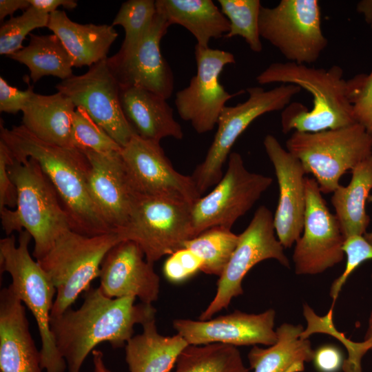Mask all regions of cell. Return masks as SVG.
<instances>
[{"mask_svg":"<svg viewBox=\"0 0 372 372\" xmlns=\"http://www.w3.org/2000/svg\"><path fill=\"white\" fill-rule=\"evenodd\" d=\"M136 298H110L99 287L83 294L81 306L50 317V329L58 351L68 372H80L90 352L102 342L114 348L125 347L132 338L134 327L155 319L152 304H134Z\"/></svg>","mask_w":372,"mask_h":372,"instance_id":"cell-1","label":"cell"},{"mask_svg":"<svg viewBox=\"0 0 372 372\" xmlns=\"http://www.w3.org/2000/svg\"><path fill=\"white\" fill-rule=\"evenodd\" d=\"M0 140L13 158L37 161L55 188L72 230L85 236L112 232L95 205L87 187L90 163L80 150L45 143L23 125L6 128Z\"/></svg>","mask_w":372,"mask_h":372,"instance_id":"cell-2","label":"cell"},{"mask_svg":"<svg viewBox=\"0 0 372 372\" xmlns=\"http://www.w3.org/2000/svg\"><path fill=\"white\" fill-rule=\"evenodd\" d=\"M260 85L293 84L309 92L312 108L300 103L288 105L281 114L282 132H318L356 123L347 94V80L338 65L328 69L293 62H275L256 77Z\"/></svg>","mask_w":372,"mask_h":372,"instance_id":"cell-3","label":"cell"},{"mask_svg":"<svg viewBox=\"0 0 372 372\" xmlns=\"http://www.w3.org/2000/svg\"><path fill=\"white\" fill-rule=\"evenodd\" d=\"M9 175L17 191V207L0 210L1 225L7 236L26 230L34 240L36 260L44 257L59 236L71 229L69 219L52 183L39 163L32 158L8 165Z\"/></svg>","mask_w":372,"mask_h":372,"instance_id":"cell-4","label":"cell"},{"mask_svg":"<svg viewBox=\"0 0 372 372\" xmlns=\"http://www.w3.org/2000/svg\"><path fill=\"white\" fill-rule=\"evenodd\" d=\"M18 244L14 236L0 240V267L12 278L9 285L17 297L33 315L38 327L41 347V364L45 372H65V360L58 351L50 329V316L56 290L53 283L29 252L31 235L19 232Z\"/></svg>","mask_w":372,"mask_h":372,"instance_id":"cell-5","label":"cell"},{"mask_svg":"<svg viewBox=\"0 0 372 372\" xmlns=\"http://www.w3.org/2000/svg\"><path fill=\"white\" fill-rule=\"evenodd\" d=\"M121 241L114 231L90 236L68 229L59 236L48 253L37 260L56 290L50 317L72 307L91 288L105 256Z\"/></svg>","mask_w":372,"mask_h":372,"instance_id":"cell-6","label":"cell"},{"mask_svg":"<svg viewBox=\"0 0 372 372\" xmlns=\"http://www.w3.org/2000/svg\"><path fill=\"white\" fill-rule=\"evenodd\" d=\"M286 149L311 174L322 193H333L348 170L372 154V135L359 123L318 132H293Z\"/></svg>","mask_w":372,"mask_h":372,"instance_id":"cell-7","label":"cell"},{"mask_svg":"<svg viewBox=\"0 0 372 372\" xmlns=\"http://www.w3.org/2000/svg\"><path fill=\"white\" fill-rule=\"evenodd\" d=\"M191 204L134 194L130 214L116 232L122 240L136 242L145 259L154 264L184 247L194 238Z\"/></svg>","mask_w":372,"mask_h":372,"instance_id":"cell-8","label":"cell"},{"mask_svg":"<svg viewBox=\"0 0 372 372\" xmlns=\"http://www.w3.org/2000/svg\"><path fill=\"white\" fill-rule=\"evenodd\" d=\"M246 91L247 100L223 108L205 159L191 175L201 196L222 178L223 167L231 149L247 127L265 114L285 109L301 88L293 84H281L268 90L254 86L248 87Z\"/></svg>","mask_w":372,"mask_h":372,"instance_id":"cell-9","label":"cell"},{"mask_svg":"<svg viewBox=\"0 0 372 372\" xmlns=\"http://www.w3.org/2000/svg\"><path fill=\"white\" fill-rule=\"evenodd\" d=\"M258 25L260 37L289 62L313 63L328 43L317 0H281L273 8L262 6Z\"/></svg>","mask_w":372,"mask_h":372,"instance_id":"cell-10","label":"cell"},{"mask_svg":"<svg viewBox=\"0 0 372 372\" xmlns=\"http://www.w3.org/2000/svg\"><path fill=\"white\" fill-rule=\"evenodd\" d=\"M271 177L251 172L241 155L231 152L227 168L208 194L191 205L194 237L214 227L231 229L271 186Z\"/></svg>","mask_w":372,"mask_h":372,"instance_id":"cell-11","label":"cell"},{"mask_svg":"<svg viewBox=\"0 0 372 372\" xmlns=\"http://www.w3.org/2000/svg\"><path fill=\"white\" fill-rule=\"evenodd\" d=\"M273 215L265 206L259 207L247 227L238 235V242L217 282L216 293L199 316L207 320L227 309L231 300L243 293L242 282L248 271L260 262L275 259L289 268L284 247L275 236Z\"/></svg>","mask_w":372,"mask_h":372,"instance_id":"cell-12","label":"cell"},{"mask_svg":"<svg viewBox=\"0 0 372 372\" xmlns=\"http://www.w3.org/2000/svg\"><path fill=\"white\" fill-rule=\"evenodd\" d=\"M194 55L196 73L186 87L176 93L174 103L180 118L197 133L204 134L217 125L226 103L245 91L230 94L220 83L224 68L236 63L231 52L196 45Z\"/></svg>","mask_w":372,"mask_h":372,"instance_id":"cell-13","label":"cell"},{"mask_svg":"<svg viewBox=\"0 0 372 372\" xmlns=\"http://www.w3.org/2000/svg\"><path fill=\"white\" fill-rule=\"evenodd\" d=\"M134 194L169 198L192 205L202 196L192 176L178 172L160 142L134 134L121 152Z\"/></svg>","mask_w":372,"mask_h":372,"instance_id":"cell-14","label":"cell"},{"mask_svg":"<svg viewBox=\"0 0 372 372\" xmlns=\"http://www.w3.org/2000/svg\"><path fill=\"white\" fill-rule=\"evenodd\" d=\"M305 191L302 235L296 242L292 258L297 275H316L343 260L345 238L314 178L305 177Z\"/></svg>","mask_w":372,"mask_h":372,"instance_id":"cell-15","label":"cell"},{"mask_svg":"<svg viewBox=\"0 0 372 372\" xmlns=\"http://www.w3.org/2000/svg\"><path fill=\"white\" fill-rule=\"evenodd\" d=\"M55 87L70 98L76 107L84 108L122 147L136 134L123 112L120 85L110 71L107 59L90 66L85 73L73 75Z\"/></svg>","mask_w":372,"mask_h":372,"instance_id":"cell-16","label":"cell"},{"mask_svg":"<svg viewBox=\"0 0 372 372\" xmlns=\"http://www.w3.org/2000/svg\"><path fill=\"white\" fill-rule=\"evenodd\" d=\"M169 26L156 12L148 30L133 50L118 51L107 58L109 68L121 87H141L167 100L172 96L174 76L161 51V41Z\"/></svg>","mask_w":372,"mask_h":372,"instance_id":"cell-17","label":"cell"},{"mask_svg":"<svg viewBox=\"0 0 372 372\" xmlns=\"http://www.w3.org/2000/svg\"><path fill=\"white\" fill-rule=\"evenodd\" d=\"M275 318L276 311L273 309L257 314L236 310L207 320L175 319L173 327L188 344L270 346L277 340Z\"/></svg>","mask_w":372,"mask_h":372,"instance_id":"cell-18","label":"cell"},{"mask_svg":"<svg viewBox=\"0 0 372 372\" xmlns=\"http://www.w3.org/2000/svg\"><path fill=\"white\" fill-rule=\"evenodd\" d=\"M263 145L273 166L279 188L273 216L275 231L283 247L290 248L303 231L306 173L300 161L285 149L274 136L267 134Z\"/></svg>","mask_w":372,"mask_h":372,"instance_id":"cell-19","label":"cell"},{"mask_svg":"<svg viewBox=\"0 0 372 372\" xmlns=\"http://www.w3.org/2000/svg\"><path fill=\"white\" fill-rule=\"evenodd\" d=\"M139 245L122 240L105 256L100 270L99 289L106 297L138 298L152 304L158 298L160 278Z\"/></svg>","mask_w":372,"mask_h":372,"instance_id":"cell-20","label":"cell"},{"mask_svg":"<svg viewBox=\"0 0 372 372\" xmlns=\"http://www.w3.org/2000/svg\"><path fill=\"white\" fill-rule=\"evenodd\" d=\"M82 152L90 163L89 193L105 223L115 231L126 225L134 194L126 177L121 152Z\"/></svg>","mask_w":372,"mask_h":372,"instance_id":"cell-21","label":"cell"},{"mask_svg":"<svg viewBox=\"0 0 372 372\" xmlns=\"http://www.w3.org/2000/svg\"><path fill=\"white\" fill-rule=\"evenodd\" d=\"M25 307L10 286L0 291L1 372H43Z\"/></svg>","mask_w":372,"mask_h":372,"instance_id":"cell-22","label":"cell"},{"mask_svg":"<svg viewBox=\"0 0 372 372\" xmlns=\"http://www.w3.org/2000/svg\"><path fill=\"white\" fill-rule=\"evenodd\" d=\"M120 101L127 121L140 137L157 142L166 137L183 138L182 127L163 97L141 87L120 86Z\"/></svg>","mask_w":372,"mask_h":372,"instance_id":"cell-23","label":"cell"},{"mask_svg":"<svg viewBox=\"0 0 372 372\" xmlns=\"http://www.w3.org/2000/svg\"><path fill=\"white\" fill-rule=\"evenodd\" d=\"M47 28L61 40L73 67L92 66L107 58L118 33L112 25L81 24L72 21L63 10L50 14Z\"/></svg>","mask_w":372,"mask_h":372,"instance_id":"cell-24","label":"cell"},{"mask_svg":"<svg viewBox=\"0 0 372 372\" xmlns=\"http://www.w3.org/2000/svg\"><path fill=\"white\" fill-rule=\"evenodd\" d=\"M75 109L72 100L59 92L51 95L34 92L22 111V125L45 143L72 147L71 132Z\"/></svg>","mask_w":372,"mask_h":372,"instance_id":"cell-25","label":"cell"},{"mask_svg":"<svg viewBox=\"0 0 372 372\" xmlns=\"http://www.w3.org/2000/svg\"><path fill=\"white\" fill-rule=\"evenodd\" d=\"M300 324L283 323L276 330V342L267 348L253 346L248 353L254 372H302L312 360L313 350L309 338H303Z\"/></svg>","mask_w":372,"mask_h":372,"instance_id":"cell-26","label":"cell"},{"mask_svg":"<svg viewBox=\"0 0 372 372\" xmlns=\"http://www.w3.org/2000/svg\"><path fill=\"white\" fill-rule=\"evenodd\" d=\"M156 8L170 25L187 30L202 48H208L211 39L224 37L229 30L228 19L211 0H156Z\"/></svg>","mask_w":372,"mask_h":372,"instance_id":"cell-27","label":"cell"},{"mask_svg":"<svg viewBox=\"0 0 372 372\" xmlns=\"http://www.w3.org/2000/svg\"><path fill=\"white\" fill-rule=\"evenodd\" d=\"M143 329L125 347L130 372H170L188 343L178 334L159 333L155 319L145 323Z\"/></svg>","mask_w":372,"mask_h":372,"instance_id":"cell-28","label":"cell"},{"mask_svg":"<svg viewBox=\"0 0 372 372\" xmlns=\"http://www.w3.org/2000/svg\"><path fill=\"white\" fill-rule=\"evenodd\" d=\"M351 173L349 183L340 185L331 198L344 238L364 235L370 223L365 206L372 189V154L358 163Z\"/></svg>","mask_w":372,"mask_h":372,"instance_id":"cell-29","label":"cell"},{"mask_svg":"<svg viewBox=\"0 0 372 372\" xmlns=\"http://www.w3.org/2000/svg\"><path fill=\"white\" fill-rule=\"evenodd\" d=\"M30 36L28 45L8 57L26 65L33 82L45 76H54L63 81L74 75L71 59L57 36Z\"/></svg>","mask_w":372,"mask_h":372,"instance_id":"cell-30","label":"cell"},{"mask_svg":"<svg viewBox=\"0 0 372 372\" xmlns=\"http://www.w3.org/2000/svg\"><path fill=\"white\" fill-rule=\"evenodd\" d=\"M174 372H250L236 347L213 343L187 345L179 355Z\"/></svg>","mask_w":372,"mask_h":372,"instance_id":"cell-31","label":"cell"},{"mask_svg":"<svg viewBox=\"0 0 372 372\" xmlns=\"http://www.w3.org/2000/svg\"><path fill=\"white\" fill-rule=\"evenodd\" d=\"M238 238L231 229L214 227L187 240L184 247L201 260L200 271L220 277L237 246Z\"/></svg>","mask_w":372,"mask_h":372,"instance_id":"cell-32","label":"cell"},{"mask_svg":"<svg viewBox=\"0 0 372 372\" xmlns=\"http://www.w3.org/2000/svg\"><path fill=\"white\" fill-rule=\"evenodd\" d=\"M220 10L229 23L226 39L243 38L256 53L262 50L259 32V15L262 7L259 0H218Z\"/></svg>","mask_w":372,"mask_h":372,"instance_id":"cell-33","label":"cell"},{"mask_svg":"<svg viewBox=\"0 0 372 372\" xmlns=\"http://www.w3.org/2000/svg\"><path fill=\"white\" fill-rule=\"evenodd\" d=\"M156 13V1L128 0L122 3L112 25H121L125 38L120 52L133 50L150 27Z\"/></svg>","mask_w":372,"mask_h":372,"instance_id":"cell-34","label":"cell"},{"mask_svg":"<svg viewBox=\"0 0 372 372\" xmlns=\"http://www.w3.org/2000/svg\"><path fill=\"white\" fill-rule=\"evenodd\" d=\"M71 147L81 152L90 150L101 154L121 152L122 147L88 115L77 107L73 114Z\"/></svg>","mask_w":372,"mask_h":372,"instance_id":"cell-35","label":"cell"},{"mask_svg":"<svg viewBox=\"0 0 372 372\" xmlns=\"http://www.w3.org/2000/svg\"><path fill=\"white\" fill-rule=\"evenodd\" d=\"M50 14L30 6L22 14L11 17L0 28V54L7 56L21 50L22 43L30 32L47 27Z\"/></svg>","mask_w":372,"mask_h":372,"instance_id":"cell-36","label":"cell"},{"mask_svg":"<svg viewBox=\"0 0 372 372\" xmlns=\"http://www.w3.org/2000/svg\"><path fill=\"white\" fill-rule=\"evenodd\" d=\"M347 94L356 123L372 135V69L347 80Z\"/></svg>","mask_w":372,"mask_h":372,"instance_id":"cell-37","label":"cell"},{"mask_svg":"<svg viewBox=\"0 0 372 372\" xmlns=\"http://www.w3.org/2000/svg\"><path fill=\"white\" fill-rule=\"evenodd\" d=\"M319 331L335 338L346 348L348 355L343 362L342 369L344 372H362V359L368 351L372 350V311L369 318L366 333L362 342H354L347 338L335 329L331 318H327L320 322Z\"/></svg>","mask_w":372,"mask_h":372,"instance_id":"cell-38","label":"cell"},{"mask_svg":"<svg viewBox=\"0 0 372 372\" xmlns=\"http://www.w3.org/2000/svg\"><path fill=\"white\" fill-rule=\"evenodd\" d=\"M342 250L347 256V262L344 271L331 285L330 296L333 299L331 306L342 289L343 285L349 276L362 262L372 260V245L369 242L364 235H353L344 239Z\"/></svg>","mask_w":372,"mask_h":372,"instance_id":"cell-39","label":"cell"},{"mask_svg":"<svg viewBox=\"0 0 372 372\" xmlns=\"http://www.w3.org/2000/svg\"><path fill=\"white\" fill-rule=\"evenodd\" d=\"M201 266V260L190 249L183 247L169 256L163 271L168 281L180 283L200 271Z\"/></svg>","mask_w":372,"mask_h":372,"instance_id":"cell-40","label":"cell"},{"mask_svg":"<svg viewBox=\"0 0 372 372\" xmlns=\"http://www.w3.org/2000/svg\"><path fill=\"white\" fill-rule=\"evenodd\" d=\"M11 160L8 147L0 140V210L5 207L14 209L17 207V187L8 170V165Z\"/></svg>","mask_w":372,"mask_h":372,"instance_id":"cell-41","label":"cell"},{"mask_svg":"<svg viewBox=\"0 0 372 372\" xmlns=\"http://www.w3.org/2000/svg\"><path fill=\"white\" fill-rule=\"evenodd\" d=\"M34 93L32 86H29L25 90H20L0 76V111L8 114L22 112Z\"/></svg>","mask_w":372,"mask_h":372,"instance_id":"cell-42","label":"cell"},{"mask_svg":"<svg viewBox=\"0 0 372 372\" xmlns=\"http://www.w3.org/2000/svg\"><path fill=\"white\" fill-rule=\"evenodd\" d=\"M312 360L319 372H338L342 368L344 360L338 347L328 344L314 351Z\"/></svg>","mask_w":372,"mask_h":372,"instance_id":"cell-43","label":"cell"},{"mask_svg":"<svg viewBox=\"0 0 372 372\" xmlns=\"http://www.w3.org/2000/svg\"><path fill=\"white\" fill-rule=\"evenodd\" d=\"M30 5L41 12L50 14L58 10L59 6L66 9H74L77 2L74 0H28Z\"/></svg>","mask_w":372,"mask_h":372,"instance_id":"cell-44","label":"cell"},{"mask_svg":"<svg viewBox=\"0 0 372 372\" xmlns=\"http://www.w3.org/2000/svg\"><path fill=\"white\" fill-rule=\"evenodd\" d=\"M31 6L28 0H1L0 19H3L8 15H12L18 10H26Z\"/></svg>","mask_w":372,"mask_h":372,"instance_id":"cell-45","label":"cell"},{"mask_svg":"<svg viewBox=\"0 0 372 372\" xmlns=\"http://www.w3.org/2000/svg\"><path fill=\"white\" fill-rule=\"evenodd\" d=\"M357 12L362 14L364 21L372 25V0H361L357 3Z\"/></svg>","mask_w":372,"mask_h":372,"instance_id":"cell-46","label":"cell"},{"mask_svg":"<svg viewBox=\"0 0 372 372\" xmlns=\"http://www.w3.org/2000/svg\"><path fill=\"white\" fill-rule=\"evenodd\" d=\"M94 364V372H111L105 366L103 359V353L100 350L92 351Z\"/></svg>","mask_w":372,"mask_h":372,"instance_id":"cell-47","label":"cell"},{"mask_svg":"<svg viewBox=\"0 0 372 372\" xmlns=\"http://www.w3.org/2000/svg\"><path fill=\"white\" fill-rule=\"evenodd\" d=\"M368 202L372 203V194L369 195L368 198ZM366 240L372 245V230L369 233H366L364 235Z\"/></svg>","mask_w":372,"mask_h":372,"instance_id":"cell-48","label":"cell"},{"mask_svg":"<svg viewBox=\"0 0 372 372\" xmlns=\"http://www.w3.org/2000/svg\"><path fill=\"white\" fill-rule=\"evenodd\" d=\"M370 27H371V30H372V25H371Z\"/></svg>","mask_w":372,"mask_h":372,"instance_id":"cell-49","label":"cell"}]
</instances>
